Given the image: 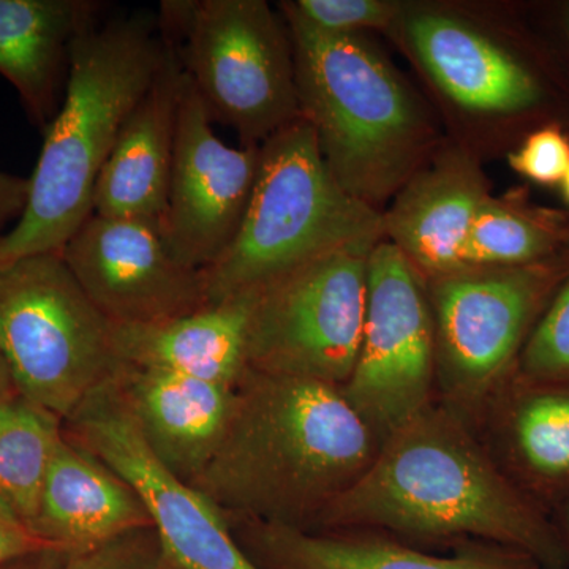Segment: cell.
Segmentation results:
<instances>
[{"label": "cell", "instance_id": "83f0119b", "mask_svg": "<svg viewBox=\"0 0 569 569\" xmlns=\"http://www.w3.org/2000/svg\"><path fill=\"white\" fill-rule=\"evenodd\" d=\"M61 569H164L163 550L152 526L67 553Z\"/></svg>", "mask_w": 569, "mask_h": 569}, {"label": "cell", "instance_id": "7c38bea8", "mask_svg": "<svg viewBox=\"0 0 569 569\" xmlns=\"http://www.w3.org/2000/svg\"><path fill=\"white\" fill-rule=\"evenodd\" d=\"M63 433L137 490L162 545L164 569H260L239 548L223 512L153 458L114 380L63 421Z\"/></svg>", "mask_w": 569, "mask_h": 569}, {"label": "cell", "instance_id": "4316f807", "mask_svg": "<svg viewBox=\"0 0 569 569\" xmlns=\"http://www.w3.org/2000/svg\"><path fill=\"white\" fill-rule=\"evenodd\" d=\"M507 162L526 181L560 187L569 170V130L560 123L539 127L508 153Z\"/></svg>", "mask_w": 569, "mask_h": 569}, {"label": "cell", "instance_id": "277c9868", "mask_svg": "<svg viewBox=\"0 0 569 569\" xmlns=\"http://www.w3.org/2000/svg\"><path fill=\"white\" fill-rule=\"evenodd\" d=\"M170 44L140 10L100 20L71 51L58 114L44 130L21 219L0 236V266L61 253L93 213V192L123 123L151 88Z\"/></svg>", "mask_w": 569, "mask_h": 569}, {"label": "cell", "instance_id": "4dcf8cb0", "mask_svg": "<svg viewBox=\"0 0 569 569\" xmlns=\"http://www.w3.org/2000/svg\"><path fill=\"white\" fill-rule=\"evenodd\" d=\"M67 553V550L59 548L43 549L0 565V569H61Z\"/></svg>", "mask_w": 569, "mask_h": 569}, {"label": "cell", "instance_id": "ffe728a7", "mask_svg": "<svg viewBox=\"0 0 569 569\" xmlns=\"http://www.w3.org/2000/svg\"><path fill=\"white\" fill-rule=\"evenodd\" d=\"M103 10L96 0H0V74L41 132L61 108L74 43Z\"/></svg>", "mask_w": 569, "mask_h": 569}, {"label": "cell", "instance_id": "44dd1931", "mask_svg": "<svg viewBox=\"0 0 569 569\" xmlns=\"http://www.w3.org/2000/svg\"><path fill=\"white\" fill-rule=\"evenodd\" d=\"M152 526L137 490L63 433L52 458L32 531L41 541L74 552Z\"/></svg>", "mask_w": 569, "mask_h": 569}, {"label": "cell", "instance_id": "7a4b0ae2", "mask_svg": "<svg viewBox=\"0 0 569 569\" xmlns=\"http://www.w3.org/2000/svg\"><path fill=\"white\" fill-rule=\"evenodd\" d=\"M387 39L407 59L445 137L482 162L507 159L542 126L569 130V70L519 7L403 0Z\"/></svg>", "mask_w": 569, "mask_h": 569}, {"label": "cell", "instance_id": "2e32d148", "mask_svg": "<svg viewBox=\"0 0 569 569\" xmlns=\"http://www.w3.org/2000/svg\"><path fill=\"white\" fill-rule=\"evenodd\" d=\"M260 569H541L529 553L485 541L433 552L372 530L309 531L224 518Z\"/></svg>", "mask_w": 569, "mask_h": 569}, {"label": "cell", "instance_id": "8fae6325", "mask_svg": "<svg viewBox=\"0 0 569 569\" xmlns=\"http://www.w3.org/2000/svg\"><path fill=\"white\" fill-rule=\"evenodd\" d=\"M340 389L381 441L436 400V329L426 280L388 241L370 252L361 343Z\"/></svg>", "mask_w": 569, "mask_h": 569}, {"label": "cell", "instance_id": "d6986e66", "mask_svg": "<svg viewBox=\"0 0 569 569\" xmlns=\"http://www.w3.org/2000/svg\"><path fill=\"white\" fill-rule=\"evenodd\" d=\"M181 82L182 69L170 44L167 61L123 123L99 176L93 213L138 220L162 230L173 170Z\"/></svg>", "mask_w": 569, "mask_h": 569}, {"label": "cell", "instance_id": "9c48e42d", "mask_svg": "<svg viewBox=\"0 0 569 569\" xmlns=\"http://www.w3.org/2000/svg\"><path fill=\"white\" fill-rule=\"evenodd\" d=\"M569 269L559 257L512 268H463L426 280L436 329V399L477 430Z\"/></svg>", "mask_w": 569, "mask_h": 569}, {"label": "cell", "instance_id": "ba28073f", "mask_svg": "<svg viewBox=\"0 0 569 569\" xmlns=\"http://www.w3.org/2000/svg\"><path fill=\"white\" fill-rule=\"evenodd\" d=\"M0 351L17 391L62 421L122 367L110 321L61 253L0 266Z\"/></svg>", "mask_w": 569, "mask_h": 569}, {"label": "cell", "instance_id": "836d02e7", "mask_svg": "<svg viewBox=\"0 0 569 569\" xmlns=\"http://www.w3.org/2000/svg\"><path fill=\"white\" fill-rule=\"evenodd\" d=\"M561 31H563V44L565 48L559 47L561 56H563L565 62H567L569 70V3L563 9L561 14Z\"/></svg>", "mask_w": 569, "mask_h": 569}, {"label": "cell", "instance_id": "8992f818", "mask_svg": "<svg viewBox=\"0 0 569 569\" xmlns=\"http://www.w3.org/2000/svg\"><path fill=\"white\" fill-rule=\"evenodd\" d=\"M385 241L381 212L347 192L299 119L261 144L252 198L233 242L201 271L206 306L250 293L331 250Z\"/></svg>", "mask_w": 569, "mask_h": 569}, {"label": "cell", "instance_id": "e0dca14e", "mask_svg": "<svg viewBox=\"0 0 569 569\" xmlns=\"http://www.w3.org/2000/svg\"><path fill=\"white\" fill-rule=\"evenodd\" d=\"M477 432L505 473L552 518L569 498V383L515 370L490 397Z\"/></svg>", "mask_w": 569, "mask_h": 569}, {"label": "cell", "instance_id": "484cf974", "mask_svg": "<svg viewBox=\"0 0 569 569\" xmlns=\"http://www.w3.org/2000/svg\"><path fill=\"white\" fill-rule=\"evenodd\" d=\"M516 372L529 380L569 383V269L531 331Z\"/></svg>", "mask_w": 569, "mask_h": 569}, {"label": "cell", "instance_id": "cb8c5ba5", "mask_svg": "<svg viewBox=\"0 0 569 569\" xmlns=\"http://www.w3.org/2000/svg\"><path fill=\"white\" fill-rule=\"evenodd\" d=\"M62 437V419L20 392L0 406V505L31 531Z\"/></svg>", "mask_w": 569, "mask_h": 569}, {"label": "cell", "instance_id": "d6a6232c", "mask_svg": "<svg viewBox=\"0 0 569 569\" xmlns=\"http://www.w3.org/2000/svg\"><path fill=\"white\" fill-rule=\"evenodd\" d=\"M14 395H18L17 387H14L13 377L3 359L2 351H0V406Z\"/></svg>", "mask_w": 569, "mask_h": 569}, {"label": "cell", "instance_id": "5bb4252c", "mask_svg": "<svg viewBox=\"0 0 569 569\" xmlns=\"http://www.w3.org/2000/svg\"><path fill=\"white\" fill-rule=\"evenodd\" d=\"M62 258L111 325H149L206 307L201 272L171 253L162 230L92 213Z\"/></svg>", "mask_w": 569, "mask_h": 569}, {"label": "cell", "instance_id": "5b68a950", "mask_svg": "<svg viewBox=\"0 0 569 569\" xmlns=\"http://www.w3.org/2000/svg\"><path fill=\"white\" fill-rule=\"evenodd\" d=\"M280 13L293 41L302 121L340 186L383 212L443 141L436 111L376 37L328 36Z\"/></svg>", "mask_w": 569, "mask_h": 569}, {"label": "cell", "instance_id": "f1b7e54d", "mask_svg": "<svg viewBox=\"0 0 569 569\" xmlns=\"http://www.w3.org/2000/svg\"><path fill=\"white\" fill-rule=\"evenodd\" d=\"M50 548L52 546L41 541L9 509L0 505V565Z\"/></svg>", "mask_w": 569, "mask_h": 569}, {"label": "cell", "instance_id": "7402d4cb", "mask_svg": "<svg viewBox=\"0 0 569 569\" xmlns=\"http://www.w3.org/2000/svg\"><path fill=\"white\" fill-rule=\"evenodd\" d=\"M252 295L149 325H111L122 365L163 370L234 387L247 369L246 337Z\"/></svg>", "mask_w": 569, "mask_h": 569}, {"label": "cell", "instance_id": "ac0fdd59", "mask_svg": "<svg viewBox=\"0 0 569 569\" xmlns=\"http://www.w3.org/2000/svg\"><path fill=\"white\" fill-rule=\"evenodd\" d=\"M114 383L153 458L192 486L222 440L234 387L127 365Z\"/></svg>", "mask_w": 569, "mask_h": 569}, {"label": "cell", "instance_id": "52a82bcc", "mask_svg": "<svg viewBox=\"0 0 569 569\" xmlns=\"http://www.w3.org/2000/svg\"><path fill=\"white\" fill-rule=\"evenodd\" d=\"M160 28L212 122L261 146L301 119L293 41L266 0H164Z\"/></svg>", "mask_w": 569, "mask_h": 569}, {"label": "cell", "instance_id": "6da1fadb", "mask_svg": "<svg viewBox=\"0 0 569 569\" xmlns=\"http://www.w3.org/2000/svg\"><path fill=\"white\" fill-rule=\"evenodd\" d=\"M328 530L381 531L433 552L493 542L541 569H568L552 518L437 399L385 438L369 470L309 529Z\"/></svg>", "mask_w": 569, "mask_h": 569}, {"label": "cell", "instance_id": "f546056e", "mask_svg": "<svg viewBox=\"0 0 569 569\" xmlns=\"http://www.w3.org/2000/svg\"><path fill=\"white\" fill-rule=\"evenodd\" d=\"M31 183L29 178L11 174L0 168V236L11 222L17 223L28 206Z\"/></svg>", "mask_w": 569, "mask_h": 569}, {"label": "cell", "instance_id": "3957f363", "mask_svg": "<svg viewBox=\"0 0 569 569\" xmlns=\"http://www.w3.org/2000/svg\"><path fill=\"white\" fill-rule=\"evenodd\" d=\"M381 443L340 387L247 367L219 448L192 488L224 518L309 530Z\"/></svg>", "mask_w": 569, "mask_h": 569}, {"label": "cell", "instance_id": "d4e9b609", "mask_svg": "<svg viewBox=\"0 0 569 569\" xmlns=\"http://www.w3.org/2000/svg\"><path fill=\"white\" fill-rule=\"evenodd\" d=\"M403 0H284L280 10L293 14L313 31L328 36L387 37Z\"/></svg>", "mask_w": 569, "mask_h": 569}, {"label": "cell", "instance_id": "9a60e30c", "mask_svg": "<svg viewBox=\"0 0 569 569\" xmlns=\"http://www.w3.org/2000/svg\"><path fill=\"white\" fill-rule=\"evenodd\" d=\"M490 193L485 162L445 137L381 212L385 241L425 280L460 271L475 216Z\"/></svg>", "mask_w": 569, "mask_h": 569}, {"label": "cell", "instance_id": "4fadbf2b", "mask_svg": "<svg viewBox=\"0 0 569 569\" xmlns=\"http://www.w3.org/2000/svg\"><path fill=\"white\" fill-rule=\"evenodd\" d=\"M261 146L231 148L213 132L203 100L183 74L173 170L162 234L171 253L204 271L233 242L252 198Z\"/></svg>", "mask_w": 569, "mask_h": 569}, {"label": "cell", "instance_id": "603a6c76", "mask_svg": "<svg viewBox=\"0 0 569 569\" xmlns=\"http://www.w3.org/2000/svg\"><path fill=\"white\" fill-rule=\"evenodd\" d=\"M569 247V211L535 203L526 189L486 198L471 224L466 268H512L559 257Z\"/></svg>", "mask_w": 569, "mask_h": 569}, {"label": "cell", "instance_id": "e575fe53", "mask_svg": "<svg viewBox=\"0 0 569 569\" xmlns=\"http://www.w3.org/2000/svg\"><path fill=\"white\" fill-rule=\"evenodd\" d=\"M559 189L565 204L568 206L567 211H569V170L567 171V174H565L563 181H561Z\"/></svg>", "mask_w": 569, "mask_h": 569}, {"label": "cell", "instance_id": "1f68e13d", "mask_svg": "<svg viewBox=\"0 0 569 569\" xmlns=\"http://www.w3.org/2000/svg\"><path fill=\"white\" fill-rule=\"evenodd\" d=\"M556 529L559 531L561 546H563L565 556H567V563L569 569V498L552 516Z\"/></svg>", "mask_w": 569, "mask_h": 569}, {"label": "cell", "instance_id": "30bf717a", "mask_svg": "<svg viewBox=\"0 0 569 569\" xmlns=\"http://www.w3.org/2000/svg\"><path fill=\"white\" fill-rule=\"evenodd\" d=\"M376 246L331 250L250 291L247 367L343 387L361 343Z\"/></svg>", "mask_w": 569, "mask_h": 569}]
</instances>
